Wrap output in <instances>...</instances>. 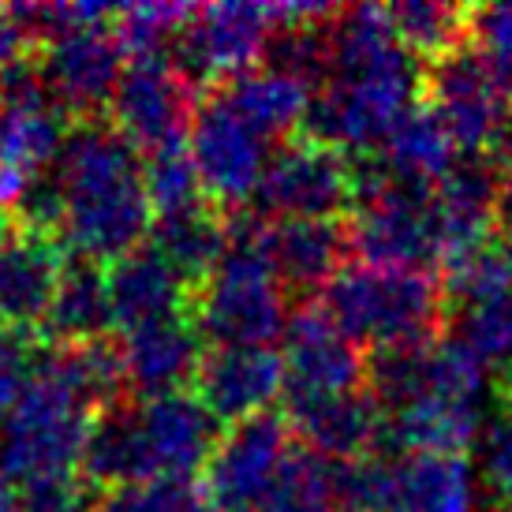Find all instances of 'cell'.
<instances>
[{"label":"cell","mask_w":512,"mask_h":512,"mask_svg":"<svg viewBox=\"0 0 512 512\" xmlns=\"http://www.w3.org/2000/svg\"><path fill=\"white\" fill-rule=\"evenodd\" d=\"M195 397L217 423H243L266 415L285 397V359L273 348H210L195 378Z\"/></svg>","instance_id":"cell-19"},{"label":"cell","mask_w":512,"mask_h":512,"mask_svg":"<svg viewBox=\"0 0 512 512\" xmlns=\"http://www.w3.org/2000/svg\"><path fill=\"white\" fill-rule=\"evenodd\" d=\"M423 98V105L453 135L456 150L468 157L490 154L512 116V98L471 45L430 60L423 72Z\"/></svg>","instance_id":"cell-11"},{"label":"cell","mask_w":512,"mask_h":512,"mask_svg":"<svg viewBox=\"0 0 512 512\" xmlns=\"http://www.w3.org/2000/svg\"><path fill=\"white\" fill-rule=\"evenodd\" d=\"M292 449L288 415L266 412L228 427L202 468V498L210 512H255Z\"/></svg>","instance_id":"cell-12"},{"label":"cell","mask_w":512,"mask_h":512,"mask_svg":"<svg viewBox=\"0 0 512 512\" xmlns=\"http://www.w3.org/2000/svg\"><path fill=\"white\" fill-rule=\"evenodd\" d=\"M191 12L195 8H184V4H131V8H116L113 30L124 53H135V60H161L180 42Z\"/></svg>","instance_id":"cell-34"},{"label":"cell","mask_w":512,"mask_h":512,"mask_svg":"<svg viewBox=\"0 0 512 512\" xmlns=\"http://www.w3.org/2000/svg\"><path fill=\"white\" fill-rule=\"evenodd\" d=\"M453 337L483 359L486 367L494 363L512 367V292L479 307L453 311Z\"/></svg>","instance_id":"cell-36"},{"label":"cell","mask_w":512,"mask_h":512,"mask_svg":"<svg viewBox=\"0 0 512 512\" xmlns=\"http://www.w3.org/2000/svg\"><path fill=\"white\" fill-rule=\"evenodd\" d=\"M120 359H124L128 393L135 400L184 393L199 378L206 337L191 314H176L165 322L128 329L120 341Z\"/></svg>","instance_id":"cell-18"},{"label":"cell","mask_w":512,"mask_h":512,"mask_svg":"<svg viewBox=\"0 0 512 512\" xmlns=\"http://www.w3.org/2000/svg\"><path fill=\"white\" fill-rule=\"evenodd\" d=\"M501 210H498V232H501V243L512 251V169L501 172Z\"/></svg>","instance_id":"cell-40"},{"label":"cell","mask_w":512,"mask_h":512,"mask_svg":"<svg viewBox=\"0 0 512 512\" xmlns=\"http://www.w3.org/2000/svg\"><path fill=\"white\" fill-rule=\"evenodd\" d=\"M483 408L460 404V400L427 397L415 400L400 412L385 415V441L400 456L434 453V456H464V449L483 438Z\"/></svg>","instance_id":"cell-25"},{"label":"cell","mask_w":512,"mask_h":512,"mask_svg":"<svg viewBox=\"0 0 512 512\" xmlns=\"http://www.w3.org/2000/svg\"><path fill=\"white\" fill-rule=\"evenodd\" d=\"M348 243L359 262L427 270L441 266V236L434 217V187H415L385 169L382 157L356 165V202Z\"/></svg>","instance_id":"cell-6"},{"label":"cell","mask_w":512,"mask_h":512,"mask_svg":"<svg viewBox=\"0 0 512 512\" xmlns=\"http://www.w3.org/2000/svg\"><path fill=\"white\" fill-rule=\"evenodd\" d=\"M214 94H221L266 139L307 128V116H311L314 101L311 86H303L292 75L273 72V68H255V72L236 75V79L214 86Z\"/></svg>","instance_id":"cell-28"},{"label":"cell","mask_w":512,"mask_h":512,"mask_svg":"<svg viewBox=\"0 0 512 512\" xmlns=\"http://www.w3.org/2000/svg\"><path fill=\"white\" fill-rule=\"evenodd\" d=\"M441 292L449 311L479 307L512 292V251L501 240H490L468 255L441 266Z\"/></svg>","instance_id":"cell-32"},{"label":"cell","mask_w":512,"mask_h":512,"mask_svg":"<svg viewBox=\"0 0 512 512\" xmlns=\"http://www.w3.org/2000/svg\"><path fill=\"white\" fill-rule=\"evenodd\" d=\"M195 109L199 94L172 60H131L109 105V124L146 157L184 143Z\"/></svg>","instance_id":"cell-13"},{"label":"cell","mask_w":512,"mask_h":512,"mask_svg":"<svg viewBox=\"0 0 512 512\" xmlns=\"http://www.w3.org/2000/svg\"><path fill=\"white\" fill-rule=\"evenodd\" d=\"M501 169L490 157H460L434 187V217L441 236V266L494 240L501 210Z\"/></svg>","instance_id":"cell-20"},{"label":"cell","mask_w":512,"mask_h":512,"mask_svg":"<svg viewBox=\"0 0 512 512\" xmlns=\"http://www.w3.org/2000/svg\"><path fill=\"white\" fill-rule=\"evenodd\" d=\"M382 509V505H378ZM393 512H475V475L464 456L412 453L389 460Z\"/></svg>","instance_id":"cell-24"},{"label":"cell","mask_w":512,"mask_h":512,"mask_svg":"<svg viewBox=\"0 0 512 512\" xmlns=\"http://www.w3.org/2000/svg\"><path fill=\"white\" fill-rule=\"evenodd\" d=\"M113 326L116 314L105 266L72 258L53 299V311L45 318L42 337L49 344H94L105 341V333Z\"/></svg>","instance_id":"cell-26"},{"label":"cell","mask_w":512,"mask_h":512,"mask_svg":"<svg viewBox=\"0 0 512 512\" xmlns=\"http://www.w3.org/2000/svg\"><path fill=\"white\" fill-rule=\"evenodd\" d=\"M86 512H210V505L191 479H154L94 494Z\"/></svg>","instance_id":"cell-35"},{"label":"cell","mask_w":512,"mask_h":512,"mask_svg":"<svg viewBox=\"0 0 512 512\" xmlns=\"http://www.w3.org/2000/svg\"><path fill=\"white\" fill-rule=\"evenodd\" d=\"M419 94L423 72L400 45L389 12L374 4L341 8L333 19V72L311 101L307 135L348 157L382 150Z\"/></svg>","instance_id":"cell-1"},{"label":"cell","mask_w":512,"mask_h":512,"mask_svg":"<svg viewBox=\"0 0 512 512\" xmlns=\"http://www.w3.org/2000/svg\"><path fill=\"white\" fill-rule=\"evenodd\" d=\"M389 23L397 30L400 45L415 60H441L468 45L471 34V8L445 4V0H404L389 4Z\"/></svg>","instance_id":"cell-30"},{"label":"cell","mask_w":512,"mask_h":512,"mask_svg":"<svg viewBox=\"0 0 512 512\" xmlns=\"http://www.w3.org/2000/svg\"><path fill=\"white\" fill-rule=\"evenodd\" d=\"M109 273V296H113L116 326L139 329L150 322H165L176 314H191V285L169 266V258L154 243H143L139 251L124 255L120 262L105 266Z\"/></svg>","instance_id":"cell-23"},{"label":"cell","mask_w":512,"mask_h":512,"mask_svg":"<svg viewBox=\"0 0 512 512\" xmlns=\"http://www.w3.org/2000/svg\"><path fill=\"white\" fill-rule=\"evenodd\" d=\"M146 191H150V202H154L157 217H172V214H187V210H199L206 206V191H202L199 169L191 161V150H187V139L176 146H165V150H154L146 154ZM214 206V202H210Z\"/></svg>","instance_id":"cell-33"},{"label":"cell","mask_w":512,"mask_h":512,"mask_svg":"<svg viewBox=\"0 0 512 512\" xmlns=\"http://www.w3.org/2000/svg\"><path fill=\"white\" fill-rule=\"evenodd\" d=\"M150 243L169 258V266L191 285V292H199L225 262L228 247H232V228H228V214L206 202L187 214L157 217Z\"/></svg>","instance_id":"cell-27"},{"label":"cell","mask_w":512,"mask_h":512,"mask_svg":"<svg viewBox=\"0 0 512 512\" xmlns=\"http://www.w3.org/2000/svg\"><path fill=\"white\" fill-rule=\"evenodd\" d=\"M135 434L146 460V479H191L214 456L217 419L195 393H165V397L135 400Z\"/></svg>","instance_id":"cell-16"},{"label":"cell","mask_w":512,"mask_h":512,"mask_svg":"<svg viewBox=\"0 0 512 512\" xmlns=\"http://www.w3.org/2000/svg\"><path fill=\"white\" fill-rule=\"evenodd\" d=\"M27 45H30L27 30L15 23V15L8 8H0V86L30 64Z\"/></svg>","instance_id":"cell-39"},{"label":"cell","mask_w":512,"mask_h":512,"mask_svg":"<svg viewBox=\"0 0 512 512\" xmlns=\"http://www.w3.org/2000/svg\"><path fill=\"white\" fill-rule=\"evenodd\" d=\"M187 150L199 169L202 191L221 214L243 210L251 199H258V187L270 169V139L258 128H251L221 94L199 101Z\"/></svg>","instance_id":"cell-8"},{"label":"cell","mask_w":512,"mask_h":512,"mask_svg":"<svg viewBox=\"0 0 512 512\" xmlns=\"http://www.w3.org/2000/svg\"><path fill=\"white\" fill-rule=\"evenodd\" d=\"M98 415V408L83 393H75L42 356L0 427V475L15 490L79 479Z\"/></svg>","instance_id":"cell-3"},{"label":"cell","mask_w":512,"mask_h":512,"mask_svg":"<svg viewBox=\"0 0 512 512\" xmlns=\"http://www.w3.org/2000/svg\"><path fill=\"white\" fill-rule=\"evenodd\" d=\"M255 240L285 292H326L344 270L348 228L337 221H270L255 217Z\"/></svg>","instance_id":"cell-22"},{"label":"cell","mask_w":512,"mask_h":512,"mask_svg":"<svg viewBox=\"0 0 512 512\" xmlns=\"http://www.w3.org/2000/svg\"><path fill=\"white\" fill-rule=\"evenodd\" d=\"M258 210L270 221H337L356 202V161L311 135L273 150Z\"/></svg>","instance_id":"cell-9"},{"label":"cell","mask_w":512,"mask_h":512,"mask_svg":"<svg viewBox=\"0 0 512 512\" xmlns=\"http://www.w3.org/2000/svg\"><path fill=\"white\" fill-rule=\"evenodd\" d=\"M277 27V4H206L191 12L180 42L172 45V64L191 86H221L255 72L258 60L270 53Z\"/></svg>","instance_id":"cell-10"},{"label":"cell","mask_w":512,"mask_h":512,"mask_svg":"<svg viewBox=\"0 0 512 512\" xmlns=\"http://www.w3.org/2000/svg\"><path fill=\"white\" fill-rule=\"evenodd\" d=\"M479 479L498 509H512V404H505L479 438Z\"/></svg>","instance_id":"cell-38"},{"label":"cell","mask_w":512,"mask_h":512,"mask_svg":"<svg viewBox=\"0 0 512 512\" xmlns=\"http://www.w3.org/2000/svg\"><path fill=\"white\" fill-rule=\"evenodd\" d=\"M378 157L393 176L415 187H438L460 165V150H456L453 135L445 131V124L427 105H415L412 113L400 120L378 150Z\"/></svg>","instance_id":"cell-29"},{"label":"cell","mask_w":512,"mask_h":512,"mask_svg":"<svg viewBox=\"0 0 512 512\" xmlns=\"http://www.w3.org/2000/svg\"><path fill=\"white\" fill-rule=\"evenodd\" d=\"M34 68H38L45 94L57 101L75 124L101 120V113L113 105L116 86L128 72L124 45L109 23L75 30V34L42 45V60Z\"/></svg>","instance_id":"cell-14"},{"label":"cell","mask_w":512,"mask_h":512,"mask_svg":"<svg viewBox=\"0 0 512 512\" xmlns=\"http://www.w3.org/2000/svg\"><path fill=\"white\" fill-rule=\"evenodd\" d=\"M68 120L72 116L45 94L34 64L0 86V206H19L53 176L72 135Z\"/></svg>","instance_id":"cell-7"},{"label":"cell","mask_w":512,"mask_h":512,"mask_svg":"<svg viewBox=\"0 0 512 512\" xmlns=\"http://www.w3.org/2000/svg\"><path fill=\"white\" fill-rule=\"evenodd\" d=\"M468 45L483 57L490 75L512 98V4H486L471 8Z\"/></svg>","instance_id":"cell-37"},{"label":"cell","mask_w":512,"mask_h":512,"mask_svg":"<svg viewBox=\"0 0 512 512\" xmlns=\"http://www.w3.org/2000/svg\"><path fill=\"white\" fill-rule=\"evenodd\" d=\"M292 434L329 464H356L374 449H385V412L367 389L341 393V397L288 404Z\"/></svg>","instance_id":"cell-21"},{"label":"cell","mask_w":512,"mask_h":512,"mask_svg":"<svg viewBox=\"0 0 512 512\" xmlns=\"http://www.w3.org/2000/svg\"><path fill=\"white\" fill-rule=\"evenodd\" d=\"M363 512H393V509H385V505H382V509H363Z\"/></svg>","instance_id":"cell-44"},{"label":"cell","mask_w":512,"mask_h":512,"mask_svg":"<svg viewBox=\"0 0 512 512\" xmlns=\"http://www.w3.org/2000/svg\"><path fill=\"white\" fill-rule=\"evenodd\" d=\"M255 512H341L337 468L307 445H296Z\"/></svg>","instance_id":"cell-31"},{"label":"cell","mask_w":512,"mask_h":512,"mask_svg":"<svg viewBox=\"0 0 512 512\" xmlns=\"http://www.w3.org/2000/svg\"><path fill=\"white\" fill-rule=\"evenodd\" d=\"M53 187L60 202V243L75 258L113 266L154 236V202L146 191V161L105 120L75 124Z\"/></svg>","instance_id":"cell-2"},{"label":"cell","mask_w":512,"mask_h":512,"mask_svg":"<svg viewBox=\"0 0 512 512\" xmlns=\"http://www.w3.org/2000/svg\"><path fill=\"white\" fill-rule=\"evenodd\" d=\"M8 240V217H4V206H0V243Z\"/></svg>","instance_id":"cell-43"},{"label":"cell","mask_w":512,"mask_h":512,"mask_svg":"<svg viewBox=\"0 0 512 512\" xmlns=\"http://www.w3.org/2000/svg\"><path fill=\"white\" fill-rule=\"evenodd\" d=\"M232 247L191 299V318L214 348H270L285 341L292 314L285 285L255 240V214H228Z\"/></svg>","instance_id":"cell-4"},{"label":"cell","mask_w":512,"mask_h":512,"mask_svg":"<svg viewBox=\"0 0 512 512\" xmlns=\"http://www.w3.org/2000/svg\"><path fill=\"white\" fill-rule=\"evenodd\" d=\"M285 408L367 389V356L326 307H303L285 333Z\"/></svg>","instance_id":"cell-15"},{"label":"cell","mask_w":512,"mask_h":512,"mask_svg":"<svg viewBox=\"0 0 512 512\" xmlns=\"http://www.w3.org/2000/svg\"><path fill=\"white\" fill-rule=\"evenodd\" d=\"M322 307L356 344L393 348L434 341L445 314V292L441 277L430 270L352 262L322 292Z\"/></svg>","instance_id":"cell-5"},{"label":"cell","mask_w":512,"mask_h":512,"mask_svg":"<svg viewBox=\"0 0 512 512\" xmlns=\"http://www.w3.org/2000/svg\"><path fill=\"white\" fill-rule=\"evenodd\" d=\"M68 273V247L42 228L15 225L0 243V326L42 329Z\"/></svg>","instance_id":"cell-17"},{"label":"cell","mask_w":512,"mask_h":512,"mask_svg":"<svg viewBox=\"0 0 512 512\" xmlns=\"http://www.w3.org/2000/svg\"><path fill=\"white\" fill-rule=\"evenodd\" d=\"M0 512H19V490L0 475Z\"/></svg>","instance_id":"cell-41"},{"label":"cell","mask_w":512,"mask_h":512,"mask_svg":"<svg viewBox=\"0 0 512 512\" xmlns=\"http://www.w3.org/2000/svg\"><path fill=\"white\" fill-rule=\"evenodd\" d=\"M501 393H505V404H512V367L505 374V382H501Z\"/></svg>","instance_id":"cell-42"}]
</instances>
